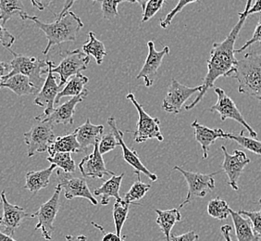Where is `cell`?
<instances>
[{
  "mask_svg": "<svg viewBox=\"0 0 261 241\" xmlns=\"http://www.w3.org/2000/svg\"><path fill=\"white\" fill-rule=\"evenodd\" d=\"M24 11L21 0H0V22L5 26L14 15H20Z\"/></svg>",
  "mask_w": 261,
  "mask_h": 241,
  "instance_id": "obj_30",
  "label": "cell"
},
{
  "mask_svg": "<svg viewBox=\"0 0 261 241\" xmlns=\"http://www.w3.org/2000/svg\"><path fill=\"white\" fill-rule=\"evenodd\" d=\"M129 210H130V204L123 200L116 201L113 205L112 216H113V221L115 226L116 234L118 236H121V230L128 217Z\"/></svg>",
  "mask_w": 261,
  "mask_h": 241,
  "instance_id": "obj_32",
  "label": "cell"
},
{
  "mask_svg": "<svg viewBox=\"0 0 261 241\" xmlns=\"http://www.w3.org/2000/svg\"><path fill=\"white\" fill-rule=\"evenodd\" d=\"M53 1L54 0H31V3L34 8L40 10V11H43L45 9H47Z\"/></svg>",
  "mask_w": 261,
  "mask_h": 241,
  "instance_id": "obj_45",
  "label": "cell"
},
{
  "mask_svg": "<svg viewBox=\"0 0 261 241\" xmlns=\"http://www.w3.org/2000/svg\"><path fill=\"white\" fill-rule=\"evenodd\" d=\"M15 42V37L14 35H11L10 32L5 28V26H3L0 22V45H3L7 50L11 49V45Z\"/></svg>",
  "mask_w": 261,
  "mask_h": 241,
  "instance_id": "obj_42",
  "label": "cell"
},
{
  "mask_svg": "<svg viewBox=\"0 0 261 241\" xmlns=\"http://www.w3.org/2000/svg\"><path fill=\"white\" fill-rule=\"evenodd\" d=\"M87 237L85 235H79V236H72V235H67L65 236V241H86Z\"/></svg>",
  "mask_w": 261,
  "mask_h": 241,
  "instance_id": "obj_50",
  "label": "cell"
},
{
  "mask_svg": "<svg viewBox=\"0 0 261 241\" xmlns=\"http://www.w3.org/2000/svg\"><path fill=\"white\" fill-rule=\"evenodd\" d=\"M117 146H119V143L116 139L115 135L111 131V133L103 135L101 140L98 143V150L101 154L104 155L106 153L113 151Z\"/></svg>",
  "mask_w": 261,
  "mask_h": 241,
  "instance_id": "obj_38",
  "label": "cell"
},
{
  "mask_svg": "<svg viewBox=\"0 0 261 241\" xmlns=\"http://www.w3.org/2000/svg\"><path fill=\"white\" fill-rule=\"evenodd\" d=\"M75 1L77 0H65V2H64V5H63V8H62V10H61V12H60V14L57 16V20H60L61 19L63 15L65 14L67 11H69L70 10V8L73 6V4L75 3ZM92 1H94V2H96V1H100L101 0H92Z\"/></svg>",
  "mask_w": 261,
  "mask_h": 241,
  "instance_id": "obj_46",
  "label": "cell"
},
{
  "mask_svg": "<svg viewBox=\"0 0 261 241\" xmlns=\"http://www.w3.org/2000/svg\"><path fill=\"white\" fill-rule=\"evenodd\" d=\"M227 139L234 140L244 149L251 151L256 155L261 156L260 141L256 140L253 137H247V136H244V131H241L240 134L227 133Z\"/></svg>",
  "mask_w": 261,
  "mask_h": 241,
  "instance_id": "obj_35",
  "label": "cell"
},
{
  "mask_svg": "<svg viewBox=\"0 0 261 241\" xmlns=\"http://www.w3.org/2000/svg\"><path fill=\"white\" fill-rule=\"evenodd\" d=\"M199 236L195 231H189L182 235H171V241H196Z\"/></svg>",
  "mask_w": 261,
  "mask_h": 241,
  "instance_id": "obj_44",
  "label": "cell"
},
{
  "mask_svg": "<svg viewBox=\"0 0 261 241\" xmlns=\"http://www.w3.org/2000/svg\"><path fill=\"white\" fill-rule=\"evenodd\" d=\"M228 77L238 82V92L261 101V52L249 51Z\"/></svg>",
  "mask_w": 261,
  "mask_h": 241,
  "instance_id": "obj_3",
  "label": "cell"
},
{
  "mask_svg": "<svg viewBox=\"0 0 261 241\" xmlns=\"http://www.w3.org/2000/svg\"><path fill=\"white\" fill-rule=\"evenodd\" d=\"M206 210H207L208 215L218 220H225L231 215L230 213L231 208L228 205L226 201L220 198H215L211 200L207 204Z\"/></svg>",
  "mask_w": 261,
  "mask_h": 241,
  "instance_id": "obj_33",
  "label": "cell"
},
{
  "mask_svg": "<svg viewBox=\"0 0 261 241\" xmlns=\"http://www.w3.org/2000/svg\"><path fill=\"white\" fill-rule=\"evenodd\" d=\"M8 51L13 55V60L10 62V71L2 78V81L10 78L15 75H23L30 79L31 83L41 89L45 83L44 75L47 74L48 67L46 60H38L35 57L17 54L14 51L9 49Z\"/></svg>",
  "mask_w": 261,
  "mask_h": 241,
  "instance_id": "obj_4",
  "label": "cell"
},
{
  "mask_svg": "<svg viewBox=\"0 0 261 241\" xmlns=\"http://www.w3.org/2000/svg\"><path fill=\"white\" fill-rule=\"evenodd\" d=\"M150 0H121V2H130V3H138L141 6L143 11L146 9V6Z\"/></svg>",
  "mask_w": 261,
  "mask_h": 241,
  "instance_id": "obj_51",
  "label": "cell"
},
{
  "mask_svg": "<svg viewBox=\"0 0 261 241\" xmlns=\"http://www.w3.org/2000/svg\"><path fill=\"white\" fill-rule=\"evenodd\" d=\"M55 164H52L41 171H29L26 174L25 186L24 188L30 191L33 194H36L38 191L47 187L50 182L52 173L55 171Z\"/></svg>",
  "mask_w": 261,
  "mask_h": 241,
  "instance_id": "obj_23",
  "label": "cell"
},
{
  "mask_svg": "<svg viewBox=\"0 0 261 241\" xmlns=\"http://www.w3.org/2000/svg\"><path fill=\"white\" fill-rule=\"evenodd\" d=\"M173 170L180 172L182 176H185L187 185H188V192L186 200L182 201L180 209L186 206L189 202L194 201L196 198H205L211 191L215 188V176L219 174V172H215L212 174H202L198 172L186 171L180 166H175Z\"/></svg>",
  "mask_w": 261,
  "mask_h": 241,
  "instance_id": "obj_7",
  "label": "cell"
},
{
  "mask_svg": "<svg viewBox=\"0 0 261 241\" xmlns=\"http://www.w3.org/2000/svg\"><path fill=\"white\" fill-rule=\"evenodd\" d=\"M214 91L218 97V101L214 105L211 107L210 111L211 112H218L221 116V120H225L226 119H231L239 123L242 126H244L250 136L253 138L257 137V134L256 131L252 128L251 126L247 124L245 120L244 116L241 111L238 110L234 101L231 100L229 95H227L226 92L221 89L220 87H213Z\"/></svg>",
  "mask_w": 261,
  "mask_h": 241,
  "instance_id": "obj_10",
  "label": "cell"
},
{
  "mask_svg": "<svg viewBox=\"0 0 261 241\" xmlns=\"http://www.w3.org/2000/svg\"><path fill=\"white\" fill-rule=\"evenodd\" d=\"M54 126L48 120L35 119L30 130L23 134L24 142L28 147V157H33L36 153H43L56 139L53 131Z\"/></svg>",
  "mask_w": 261,
  "mask_h": 241,
  "instance_id": "obj_5",
  "label": "cell"
},
{
  "mask_svg": "<svg viewBox=\"0 0 261 241\" xmlns=\"http://www.w3.org/2000/svg\"><path fill=\"white\" fill-rule=\"evenodd\" d=\"M201 89L202 85L196 87H189L181 85L175 79H172L162 102V109L168 113L178 114L181 112V108L186 104V101L196 92L199 93Z\"/></svg>",
  "mask_w": 261,
  "mask_h": 241,
  "instance_id": "obj_11",
  "label": "cell"
},
{
  "mask_svg": "<svg viewBox=\"0 0 261 241\" xmlns=\"http://www.w3.org/2000/svg\"><path fill=\"white\" fill-rule=\"evenodd\" d=\"M104 126L102 125H93L90 119H87L84 125L76 128L74 131L76 138L83 151H86L89 147L95 146L96 144L99 143L104 135Z\"/></svg>",
  "mask_w": 261,
  "mask_h": 241,
  "instance_id": "obj_21",
  "label": "cell"
},
{
  "mask_svg": "<svg viewBox=\"0 0 261 241\" xmlns=\"http://www.w3.org/2000/svg\"><path fill=\"white\" fill-rule=\"evenodd\" d=\"M88 77L77 74L75 76H71L69 80L67 81L66 86L61 89V92L58 94L56 98L55 105L60 103L62 98L65 97H75L80 95L84 91L86 90L85 86L88 83Z\"/></svg>",
  "mask_w": 261,
  "mask_h": 241,
  "instance_id": "obj_28",
  "label": "cell"
},
{
  "mask_svg": "<svg viewBox=\"0 0 261 241\" xmlns=\"http://www.w3.org/2000/svg\"><path fill=\"white\" fill-rule=\"evenodd\" d=\"M258 203L261 206V198L258 201ZM239 214L248 218L251 222L253 230L256 236L261 239V209L257 211H239Z\"/></svg>",
  "mask_w": 261,
  "mask_h": 241,
  "instance_id": "obj_39",
  "label": "cell"
},
{
  "mask_svg": "<svg viewBox=\"0 0 261 241\" xmlns=\"http://www.w3.org/2000/svg\"><path fill=\"white\" fill-rule=\"evenodd\" d=\"M62 60L58 66H52V71L60 76V86L65 85L67 81L71 76L80 74L81 71L86 70L90 62V57L79 49L75 51H66L61 54Z\"/></svg>",
  "mask_w": 261,
  "mask_h": 241,
  "instance_id": "obj_9",
  "label": "cell"
},
{
  "mask_svg": "<svg viewBox=\"0 0 261 241\" xmlns=\"http://www.w3.org/2000/svg\"><path fill=\"white\" fill-rule=\"evenodd\" d=\"M92 225L94 226H96V228H98L102 234H103V237L101 241H125V236H118L116 233H106L105 229L103 228V226L97 225L96 223L92 222Z\"/></svg>",
  "mask_w": 261,
  "mask_h": 241,
  "instance_id": "obj_43",
  "label": "cell"
},
{
  "mask_svg": "<svg viewBox=\"0 0 261 241\" xmlns=\"http://www.w3.org/2000/svg\"><path fill=\"white\" fill-rule=\"evenodd\" d=\"M221 234L224 237L225 241H232L231 236V226L229 225H225L221 227Z\"/></svg>",
  "mask_w": 261,
  "mask_h": 241,
  "instance_id": "obj_47",
  "label": "cell"
},
{
  "mask_svg": "<svg viewBox=\"0 0 261 241\" xmlns=\"http://www.w3.org/2000/svg\"><path fill=\"white\" fill-rule=\"evenodd\" d=\"M46 160L52 164L58 166L61 171L66 174H71L75 172V161L71 158V153L70 152H58L54 156H49Z\"/></svg>",
  "mask_w": 261,
  "mask_h": 241,
  "instance_id": "obj_34",
  "label": "cell"
},
{
  "mask_svg": "<svg viewBox=\"0 0 261 241\" xmlns=\"http://www.w3.org/2000/svg\"><path fill=\"white\" fill-rule=\"evenodd\" d=\"M108 125L111 126V129L113 134L115 135L116 139L118 140L119 146L121 147V151H122V157L124 159V161L132 166L136 172H139V173H143L145 176H147L151 181L158 180V176L155 174H153L152 172L149 171L146 166L143 164V162L141 161L137 152L135 150H130L129 147L127 146L123 139V132L118 129L117 127V123H116V119L114 117H110L108 119Z\"/></svg>",
  "mask_w": 261,
  "mask_h": 241,
  "instance_id": "obj_18",
  "label": "cell"
},
{
  "mask_svg": "<svg viewBox=\"0 0 261 241\" xmlns=\"http://www.w3.org/2000/svg\"><path fill=\"white\" fill-rule=\"evenodd\" d=\"M89 94V91H84L80 95L72 97L70 101H66L65 103L58 106L53 111L48 115L36 116L35 119L38 120H48L50 122L53 126L55 125H63V126H71L74 123V113H75L76 106L81 102H83L85 98H86Z\"/></svg>",
  "mask_w": 261,
  "mask_h": 241,
  "instance_id": "obj_15",
  "label": "cell"
},
{
  "mask_svg": "<svg viewBox=\"0 0 261 241\" xmlns=\"http://www.w3.org/2000/svg\"><path fill=\"white\" fill-rule=\"evenodd\" d=\"M135 174L136 175V180L133 184V186H130V190L126 193L123 199V201L129 204L132 203L136 204V202L140 201L142 198H144L151 188L150 184H146L141 181V173L135 171Z\"/></svg>",
  "mask_w": 261,
  "mask_h": 241,
  "instance_id": "obj_31",
  "label": "cell"
},
{
  "mask_svg": "<svg viewBox=\"0 0 261 241\" xmlns=\"http://www.w3.org/2000/svg\"><path fill=\"white\" fill-rule=\"evenodd\" d=\"M256 43H261V13L259 16V21L256 26V29L254 31V34L252 35L251 38L248 41H246V44L241 46L239 50H236V53H242L246 51L247 47L250 45H254Z\"/></svg>",
  "mask_w": 261,
  "mask_h": 241,
  "instance_id": "obj_41",
  "label": "cell"
},
{
  "mask_svg": "<svg viewBox=\"0 0 261 241\" xmlns=\"http://www.w3.org/2000/svg\"><path fill=\"white\" fill-rule=\"evenodd\" d=\"M253 0L246 1V9L243 12H239V20L234 27L231 29L230 34L221 43H214L211 51V58L207 60V74L204 78L199 94L197 95L195 101L190 104L186 105V111H190L195 108L206 95L207 90L214 87V84L220 77H228L231 70L236 68L237 60L234 57L236 39L239 35L242 27L245 25L246 19L248 17V10L251 8Z\"/></svg>",
  "mask_w": 261,
  "mask_h": 241,
  "instance_id": "obj_1",
  "label": "cell"
},
{
  "mask_svg": "<svg viewBox=\"0 0 261 241\" xmlns=\"http://www.w3.org/2000/svg\"><path fill=\"white\" fill-rule=\"evenodd\" d=\"M147 46H148V55L139 74L136 76V79L138 80L143 78L145 82V86L146 87H150L153 86L154 82L156 80L158 70L161 66L162 60L166 55H169L170 53V47L164 46L162 51H156L155 44L153 41H149L147 43Z\"/></svg>",
  "mask_w": 261,
  "mask_h": 241,
  "instance_id": "obj_17",
  "label": "cell"
},
{
  "mask_svg": "<svg viewBox=\"0 0 261 241\" xmlns=\"http://www.w3.org/2000/svg\"><path fill=\"white\" fill-rule=\"evenodd\" d=\"M221 151L224 155V160L221 164V169L228 177V185L233 190H239L238 180L246 166L250 162V159L243 151L236 150L232 154L227 151L226 147L221 146Z\"/></svg>",
  "mask_w": 261,
  "mask_h": 241,
  "instance_id": "obj_12",
  "label": "cell"
},
{
  "mask_svg": "<svg viewBox=\"0 0 261 241\" xmlns=\"http://www.w3.org/2000/svg\"><path fill=\"white\" fill-rule=\"evenodd\" d=\"M62 188L60 185L55 187L53 195L48 201L42 204L38 211L32 213V218H37L38 223L35 226V230H41L42 236L45 240L52 239V234L55 230L54 223L61 207V193Z\"/></svg>",
  "mask_w": 261,
  "mask_h": 241,
  "instance_id": "obj_8",
  "label": "cell"
},
{
  "mask_svg": "<svg viewBox=\"0 0 261 241\" xmlns=\"http://www.w3.org/2000/svg\"><path fill=\"white\" fill-rule=\"evenodd\" d=\"M10 71V64L0 61V81Z\"/></svg>",
  "mask_w": 261,
  "mask_h": 241,
  "instance_id": "obj_49",
  "label": "cell"
},
{
  "mask_svg": "<svg viewBox=\"0 0 261 241\" xmlns=\"http://www.w3.org/2000/svg\"><path fill=\"white\" fill-rule=\"evenodd\" d=\"M191 127L195 129L196 141L200 144L202 148L203 159H207L210 148L211 145H213L216 142L217 139L219 138L227 139V133L221 128L211 129L201 125L197 120H194L192 123Z\"/></svg>",
  "mask_w": 261,
  "mask_h": 241,
  "instance_id": "obj_20",
  "label": "cell"
},
{
  "mask_svg": "<svg viewBox=\"0 0 261 241\" xmlns=\"http://www.w3.org/2000/svg\"><path fill=\"white\" fill-rule=\"evenodd\" d=\"M79 170L85 178H98L103 179L105 176H114V172L107 169L103 155L98 150V143L94 146V151L90 155L86 156L80 163Z\"/></svg>",
  "mask_w": 261,
  "mask_h": 241,
  "instance_id": "obj_19",
  "label": "cell"
},
{
  "mask_svg": "<svg viewBox=\"0 0 261 241\" xmlns=\"http://www.w3.org/2000/svg\"><path fill=\"white\" fill-rule=\"evenodd\" d=\"M0 241H17L13 238V236H9L5 233L0 232Z\"/></svg>",
  "mask_w": 261,
  "mask_h": 241,
  "instance_id": "obj_52",
  "label": "cell"
},
{
  "mask_svg": "<svg viewBox=\"0 0 261 241\" xmlns=\"http://www.w3.org/2000/svg\"><path fill=\"white\" fill-rule=\"evenodd\" d=\"M197 1H199V0H179V2H178L177 5L174 7V9L171 10V12H169L164 19H162V20H161V28H163V29L168 28V26H171V21L173 20V18H174L180 11H181L186 6L192 4V3H195V2H197Z\"/></svg>",
  "mask_w": 261,
  "mask_h": 241,
  "instance_id": "obj_37",
  "label": "cell"
},
{
  "mask_svg": "<svg viewBox=\"0 0 261 241\" xmlns=\"http://www.w3.org/2000/svg\"><path fill=\"white\" fill-rule=\"evenodd\" d=\"M82 151L83 150L81 148L79 142L77 141L76 134L74 132L72 134L67 135V136L56 137L55 140L47 150V152L50 156H54L58 152L77 153V152H82Z\"/></svg>",
  "mask_w": 261,
  "mask_h": 241,
  "instance_id": "obj_27",
  "label": "cell"
},
{
  "mask_svg": "<svg viewBox=\"0 0 261 241\" xmlns=\"http://www.w3.org/2000/svg\"><path fill=\"white\" fill-rule=\"evenodd\" d=\"M166 0H150L146 6V9L143 13L142 22H146L156 15V13L162 9Z\"/></svg>",
  "mask_w": 261,
  "mask_h": 241,
  "instance_id": "obj_40",
  "label": "cell"
},
{
  "mask_svg": "<svg viewBox=\"0 0 261 241\" xmlns=\"http://www.w3.org/2000/svg\"><path fill=\"white\" fill-rule=\"evenodd\" d=\"M19 16L21 20H32L36 27L45 33L47 38V45L43 51L44 55H47L51 47L54 45H61L65 42H74L78 33L84 27V22L80 17L70 10L67 11L61 19L56 20L55 22L52 23H45L39 20L38 17L29 15L26 12H22Z\"/></svg>",
  "mask_w": 261,
  "mask_h": 241,
  "instance_id": "obj_2",
  "label": "cell"
},
{
  "mask_svg": "<svg viewBox=\"0 0 261 241\" xmlns=\"http://www.w3.org/2000/svg\"><path fill=\"white\" fill-rule=\"evenodd\" d=\"M88 35L89 41L86 42L83 45V51L86 55L93 56L96 60V64L101 65L104 58L108 55L104 43L96 38V34L94 32H90Z\"/></svg>",
  "mask_w": 261,
  "mask_h": 241,
  "instance_id": "obj_29",
  "label": "cell"
},
{
  "mask_svg": "<svg viewBox=\"0 0 261 241\" xmlns=\"http://www.w3.org/2000/svg\"><path fill=\"white\" fill-rule=\"evenodd\" d=\"M255 13H261V0H254V5L248 10V16Z\"/></svg>",
  "mask_w": 261,
  "mask_h": 241,
  "instance_id": "obj_48",
  "label": "cell"
},
{
  "mask_svg": "<svg viewBox=\"0 0 261 241\" xmlns=\"http://www.w3.org/2000/svg\"><path fill=\"white\" fill-rule=\"evenodd\" d=\"M232 223L234 225L237 241H261L253 230L252 224L248 218L239 214V212L230 210Z\"/></svg>",
  "mask_w": 261,
  "mask_h": 241,
  "instance_id": "obj_25",
  "label": "cell"
},
{
  "mask_svg": "<svg viewBox=\"0 0 261 241\" xmlns=\"http://www.w3.org/2000/svg\"><path fill=\"white\" fill-rule=\"evenodd\" d=\"M121 0H101L102 15L105 20H113L119 15L118 6Z\"/></svg>",
  "mask_w": 261,
  "mask_h": 241,
  "instance_id": "obj_36",
  "label": "cell"
},
{
  "mask_svg": "<svg viewBox=\"0 0 261 241\" xmlns=\"http://www.w3.org/2000/svg\"><path fill=\"white\" fill-rule=\"evenodd\" d=\"M0 197L3 209V214L0 216V226L3 227L5 234L14 236L21 223L27 218H32V213L27 212L22 207L10 203L7 200L5 190H2Z\"/></svg>",
  "mask_w": 261,
  "mask_h": 241,
  "instance_id": "obj_13",
  "label": "cell"
},
{
  "mask_svg": "<svg viewBox=\"0 0 261 241\" xmlns=\"http://www.w3.org/2000/svg\"><path fill=\"white\" fill-rule=\"evenodd\" d=\"M46 62L48 67L46 78L34 101L35 105L45 108V111L43 113L44 115H48L55 109L56 98L61 90V86L57 84L55 74L52 71V66L54 65V62L51 60H46Z\"/></svg>",
  "mask_w": 261,
  "mask_h": 241,
  "instance_id": "obj_16",
  "label": "cell"
},
{
  "mask_svg": "<svg viewBox=\"0 0 261 241\" xmlns=\"http://www.w3.org/2000/svg\"><path fill=\"white\" fill-rule=\"evenodd\" d=\"M0 88H8L18 97L37 95L40 91L31 83L30 79L27 76L23 75H15L0 82Z\"/></svg>",
  "mask_w": 261,
  "mask_h": 241,
  "instance_id": "obj_22",
  "label": "cell"
},
{
  "mask_svg": "<svg viewBox=\"0 0 261 241\" xmlns=\"http://www.w3.org/2000/svg\"><path fill=\"white\" fill-rule=\"evenodd\" d=\"M123 177L124 174H121L120 176L114 175L109 180L106 181L102 186L95 189L94 194L96 197H100L102 205H108L111 198H114L116 201L122 200L120 196V189Z\"/></svg>",
  "mask_w": 261,
  "mask_h": 241,
  "instance_id": "obj_24",
  "label": "cell"
},
{
  "mask_svg": "<svg viewBox=\"0 0 261 241\" xmlns=\"http://www.w3.org/2000/svg\"><path fill=\"white\" fill-rule=\"evenodd\" d=\"M69 175L70 174H66L61 170L57 171V176L60 180L59 185L64 189L66 199L70 201L74 198H84L90 201L93 205H97L98 201L93 196L85 177H71Z\"/></svg>",
  "mask_w": 261,
  "mask_h": 241,
  "instance_id": "obj_14",
  "label": "cell"
},
{
  "mask_svg": "<svg viewBox=\"0 0 261 241\" xmlns=\"http://www.w3.org/2000/svg\"><path fill=\"white\" fill-rule=\"evenodd\" d=\"M156 223L158 226L161 227V230L164 236L166 241H171V232L172 227L175 226L176 223L181 220V212L178 209H171L167 211L156 210Z\"/></svg>",
  "mask_w": 261,
  "mask_h": 241,
  "instance_id": "obj_26",
  "label": "cell"
},
{
  "mask_svg": "<svg viewBox=\"0 0 261 241\" xmlns=\"http://www.w3.org/2000/svg\"><path fill=\"white\" fill-rule=\"evenodd\" d=\"M126 99L130 101L138 112V120L136 124V130L134 131V137L136 143H143L146 140L156 138L159 141L164 140L161 131V122L158 117H151L146 112L143 106L141 105L138 101H136L135 95L133 93H129Z\"/></svg>",
  "mask_w": 261,
  "mask_h": 241,
  "instance_id": "obj_6",
  "label": "cell"
}]
</instances>
